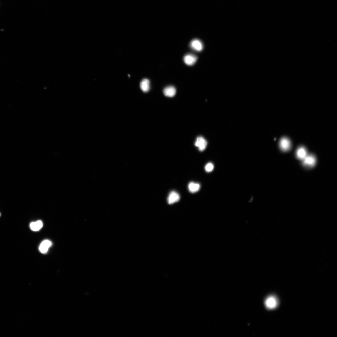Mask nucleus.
I'll list each match as a JSON object with an SVG mask.
<instances>
[{
    "mask_svg": "<svg viewBox=\"0 0 337 337\" xmlns=\"http://www.w3.org/2000/svg\"><path fill=\"white\" fill-rule=\"evenodd\" d=\"M278 304L277 298L274 296H270L265 299V305L269 310L275 309Z\"/></svg>",
    "mask_w": 337,
    "mask_h": 337,
    "instance_id": "1",
    "label": "nucleus"
},
{
    "mask_svg": "<svg viewBox=\"0 0 337 337\" xmlns=\"http://www.w3.org/2000/svg\"><path fill=\"white\" fill-rule=\"evenodd\" d=\"M303 161V164L304 166L307 168H312L315 166L316 163V159L314 155H307Z\"/></svg>",
    "mask_w": 337,
    "mask_h": 337,
    "instance_id": "2",
    "label": "nucleus"
},
{
    "mask_svg": "<svg viewBox=\"0 0 337 337\" xmlns=\"http://www.w3.org/2000/svg\"><path fill=\"white\" fill-rule=\"evenodd\" d=\"M279 147L283 151L286 152L290 150L291 144L290 140L286 138H282L279 142Z\"/></svg>",
    "mask_w": 337,
    "mask_h": 337,
    "instance_id": "3",
    "label": "nucleus"
},
{
    "mask_svg": "<svg viewBox=\"0 0 337 337\" xmlns=\"http://www.w3.org/2000/svg\"><path fill=\"white\" fill-rule=\"evenodd\" d=\"M190 47L193 50L197 52L202 51L203 48L202 42L200 40L197 39L191 41L190 43Z\"/></svg>",
    "mask_w": 337,
    "mask_h": 337,
    "instance_id": "4",
    "label": "nucleus"
},
{
    "mask_svg": "<svg viewBox=\"0 0 337 337\" xmlns=\"http://www.w3.org/2000/svg\"><path fill=\"white\" fill-rule=\"evenodd\" d=\"M207 144V143L204 138L199 137L197 139L195 145L198 148L199 151H202L206 148Z\"/></svg>",
    "mask_w": 337,
    "mask_h": 337,
    "instance_id": "5",
    "label": "nucleus"
},
{
    "mask_svg": "<svg viewBox=\"0 0 337 337\" xmlns=\"http://www.w3.org/2000/svg\"><path fill=\"white\" fill-rule=\"evenodd\" d=\"M180 199V195L178 193L175 191H172L169 195L167 202L169 204L172 205L178 202Z\"/></svg>",
    "mask_w": 337,
    "mask_h": 337,
    "instance_id": "6",
    "label": "nucleus"
},
{
    "mask_svg": "<svg viewBox=\"0 0 337 337\" xmlns=\"http://www.w3.org/2000/svg\"><path fill=\"white\" fill-rule=\"evenodd\" d=\"M184 61L188 66H192L196 63L197 60V57L192 54H188L184 57Z\"/></svg>",
    "mask_w": 337,
    "mask_h": 337,
    "instance_id": "7",
    "label": "nucleus"
},
{
    "mask_svg": "<svg viewBox=\"0 0 337 337\" xmlns=\"http://www.w3.org/2000/svg\"><path fill=\"white\" fill-rule=\"evenodd\" d=\"M51 242L49 240H46L42 242L40 244L39 249L42 253H45L48 252L49 248L52 245Z\"/></svg>",
    "mask_w": 337,
    "mask_h": 337,
    "instance_id": "8",
    "label": "nucleus"
},
{
    "mask_svg": "<svg viewBox=\"0 0 337 337\" xmlns=\"http://www.w3.org/2000/svg\"><path fill=\"white\" fill-rule=\"evenodd\" d=\"M307 151L305 148L301 146L299 147L296 152L297 158L300 160H303L307 156Z\"/></svg>",
    "mask_w": 337,
    "mask_h": 337,
    "instance_id": "9",
    "label": "nucleus"
},
{
    "mask_svg": "<svg viewBox=\"0 0 337 337\" xmlns=\"http://www.w3.org/2000/svg\"><path fill=\"white\" fill-rule=\"evenodd\" d=\"M176 92V89L173 86L167 87L164 88L163 90L164 95L169 97H174L175 95Z\"/></svg>",
    "mask_w": 337,
    "mask_h": 337,
    "instance_id": "10",
    "label": "nucleus"
},
{
    "mask_svg": "<svg viewBox=\"0 0 337 337\" xmlns=\"http://www.w3.org/2000/svg\"><path fill=\"white\" fill-rule=\"evenodd\" d=\"M140 87L142 90L144 92H148L150 89V82L147 79H144L141 82Z\"/></svg>",
    "mask_w": 337,
    "mask_h": 337,
    "instance_id": "11",
    "label": "nucleus"
},
{
    "mask_svg": "<svg viewBox=\"0 0 337 337\" xmlns=\"http://www.w3.org/2000/svg\"><path fill=\"white\" fill-rule=\"evenodd\" d=\"M30 228L31 229L34 231H39L43 226V223L42 221H38L35 222H33L30 224Z\"/></svg>",
    "mask_w": 337,
    "mask_h": 337,
    "instance_id": "12",
    "label": "nucleus"
},
{
    "mask_svg": "<svg viewBox=\"0 0 337 337\" xmlns=\"http://www.w3.org/2000/svg\"><path fill=\"white\" fill-rule=\"evenodd\" d=\"M200 187V185L198 183H194L193 182H190L188 186L189 191L192 193L198 192L199 190Z\"/></svg>",
    "mask_w": 337,
    "mask_h": 337,
    "instance_id": "13",
    "label": "nucleus"
},
{
    "mask_svg": "<svg viewBox=\"0 0 337 337\" xmlns=\"http://www.w3.org/2000/svg\"><path fill=\"white\" fill-rule=\"evenodd\" d=\"M214 168V165L211 163H209L207 164L205 167V170L207 172L210 173L212 172Z\"/></svg>",
    "mask_w": 337,
    "mask_h": 337,
    "instance_id": "14",
    "label": "nucleus"
},
{
    "mask_svg": "<svg viewBox=\"0 0 337 337\" xmlns=\"http://www.w3.org/2000/svg\"><path fill=\"white\" fill-rule=\"evenodd\" d=\"M1 214L0 213V217H1Z\"/></svg>",
    "mask_w": 337,
    "mask_h": 337,
    "instance_id": "15",
    "label": "nucleus"
}]
</instances>
